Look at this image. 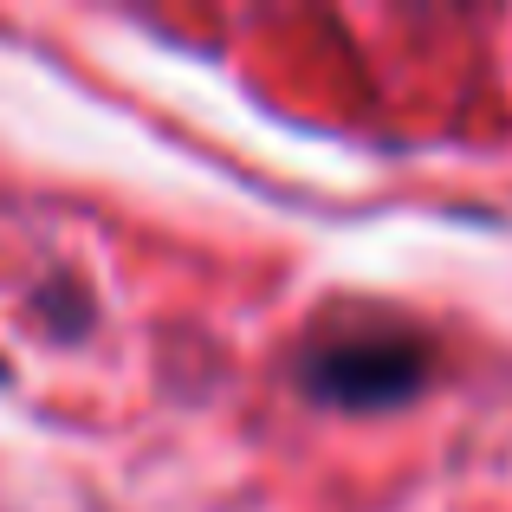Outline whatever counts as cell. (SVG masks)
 <instances>
[{
    "label": "cell",
    "mask_w": 512,
    "mask_h": 512,
    "mask_svg": "<svg viewBox=\"0 0 512 512\" xmlns=\"http://www.w3.org/2000/svg\"><path fill=\"white\" fill-rule=\"evenodd\" d=\"M435 350L415 325H402L396 312H338L299 344L292 357V383L318 409H350L376 415L409 402L428 383Z\"/></svg>",
    "instance_id": "obj_1"
}]
</instances>
